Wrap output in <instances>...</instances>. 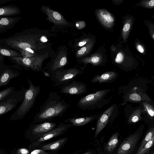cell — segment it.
<instances>
[{"instance_id": "8992f818", "label": "cell", "mask_w": 154, "mask_h": 154, "mask_svg": "<svg viewBox=\"0 0 154 154\" xmlns=\"http://www.w3.org/2000/svg\"><path fill=\"white\" fill-rule=\"evenodd\" d=\"M84 72V71L75 67L67 69L63 68L52 72L50 78L53 86H60L70 83Z\"/></svg>"}, {"instance_id": "6da1fadb", "label": "cell", "mask_w": 154, "mask_h": 154, "mask_svg": "<svg viewBox=\"0 0 154 154\" xmlns=\"http://www.w3.org/2000/svg\"><path fill=\"white\" fill-rule=\"evenodd\" d=\"M50 30L35 28L26 29L7 38H1L0 46L13 49L23 57H29L49 51L52 44L48 38L55 35Z\"/></svg>"}, {"instance_id": "30bf717a", "label": "cell", "mask_w": 154, "mask_h": 154, "mask_svg": "<svg viewBox=\"0 0 154 154\" xmlns=\"http://www.w3.org/2000/svg\"><path fill=\"white\" fill-rule=\"evenodd\" d=\"M41 11L46 15V20L54 24L50 31H57V29L60 27L67 26L70 25V23L66 20L62 14L51 9L49 6L42 5Z\"/></svg>"}, {"instance_id": "9a60e30c", "label": "cell", "mask_w": 154, "mask_h": 154, "mask_svg": "<svg viewBox=\"0 0 154 154\" xmlns=\"http://www.w3.org/2000/svg\"><path fill=\"white\" fill-rule=\"evenodd\" d=\"M96 15L100 21L105 27L112 28L114 25L115 18L112 15L104 9H99L97 10Z\"/></svg>"}, {"instance_id": "83f0119b", "label": "cell", "mask_w": 154, "mask_h": 154, "mask_svg": "<svg viewBox=\"0 0 154 154\" xmlns=\"http://www.w3.org/2000/svg\"><path fill=\"white\" fill-rule=\"evenodd\" d=\"M135 6L146 8H154V0H141Z\"/></svg>"}, {"instance_id": "60d3db41", "label": "cell", "mask_w": 154, "mask_h": 154, "mask_svg": "<svg viewBox=\"0 0 154 154\" xmlns=\"http://www.w3.org/2000/svg\"><path fill=\"white\" fill-rule=\"evenodd\" d=\"M83 154H96V153L94 150H89Z\"/></svg>"}, {"instance_id": "5b68a950", "label": "cell", "mask_w": 154, "mask_h": 154, "mask_svg": "<svg viewBox=\"0 0 154 154\" xmlns=\"http://www.w3.org/2000/svg\"><path fill=\"white\" fill-rule=\"evenodd\" d=\"M50 50L40 54H36L29 57H8V59L13 63L14 67L17 69H24L35 72H41L43 73L45 71L42 68L44 62L50 57H51L54 52Z\"/></svg>"}, {"instance_id": "484cf974", "label": "cell", "mask_w": 154, "mask_h": 154, "mask_svg": "<svg viewBox=\"0 0 154 154\" xmlns=\"http://www.w3.org/2000/svg\"><path fill=\"white\" fill-rule=\"evenodd\" d=\"M93 44L94 42L91 41L78 50L76 53V57L78 58L82 57L88 54L92 49Z\"/></svg>"}, {"instance_id": "7402d4cb", "label": "cell", "mask_w": 154, "mask_h": 154, "mask_svg": "<svg viewBox=\"0 0 154 154\" xmlns=\"http://www.w3.org/2000/svg\"><path fill=\"white\" fill-rule=\"evenodd\" d=\"M134 21V18L133 16L129 15L126 17L122 32V36L124 42H127Z\"/></svg>"}, {"instance_id": "d590c367", "label": "cell", "mask_w": 154, "mask_h": 154, "mask_svg": "<svg viewBox=\"0 0 154 154\" xmlns=\"http://www.w3.org/2000/svg\"><path fill=\"white\" fill-rule=\"evenodd\" d=\"M129 98L131 100L136 101H139L141 99L140 96L136 93H132L130 94L129 96Z\"/></svg>"}, {"instance_id": "4316f807", "label": "cell", "mask_w": 154, "mask_h": 154, "mask_svg": "<svg viewBox=\"0 0 154 154\" xmlns=\"http://www.w3.org/2000/svg\"><path fill=\"white\" fill-rule=\"evenodd\" d=\"M154 136V128H152L147 133L142 141L137 152L139 151L150 141Z\"/></svg>"}, {"instance_id": "8d00e7d4", "label": "cell", "mask_w": 154, "mask_h": 154, "mask_svg": "<svg viewBox=\"0 0 154 154\" xmlns=\"http://www.w3.org/2000/svg\"><path fill=\"white\" fill-rule=\"evenodd\" d=\"M136 47L137 50L140 53L144 54L145 49L144 46L139 42H137L136 44Z\"/></svg>"}, {"instance_id": "e575fe53", "label": "cell", "mask_w": 154, "mask_h": 154, "mask_svg": "<svg viewBox=\"0 0 154 154\" xmlns=\"http://www.w3.org/2000/svg\"><path fill=\"white\" fill-rule=\"evenodd\" d=\"M124 58L123 53L122 52H120L117 54L115 59V61L117 63H120L122 62Z\"/></svg>"}, {"instance_id": "5bb4252c", "label": "cell", "mask_w": 154, "mask_h": 154, "mask_svg": "<svg viewBox=\"0 0 154 154\" xmlns=\"http://www.w3.org/2000/svg\"><path fill=\"white\" fill-rule=\"evenodd\" d=\"M140 134L134 133L127 137L120 146L117 154H131L138 140Z\"/></svg>"}, {"instance_id": "d4e9b609", "label": "cell", "mask_w": 154, "mask_h": 154, "mask_svg": "<svg viewBox=\"0 0 154 154\" xmlns=\"http://www.w3.org/2000/svg\"><path fill=\"white\" fill-rule=\"evenodd\" d=\"M118 133H115L108 140L106 146L107 151L112 152L115 149L119 142Z\"/></svg>"}, {"instance_id": "f1b7e54d", "label": "cell", "mask_w": 154, "mask_h": 154, "mask_svg": "<svg viewBox=\"0 0 154 154\" xmlns=\"http://www.w3.org/2000/svg\"><path fill=\"white\" fill-rule=\"evenodd\" d=\"M154 144V136L139 151L137 152L136 154H146L152 147Z\"/></svg>"}, {"instance_id": "9c48e42d", "label": "cell", "mask_w": 154, "mask_h": 154, "mask_svg": "<svg viewBox=\"0 0 154 154\" xmlns=\"http://www.w3.org/2000/svg\"><path fill=\"white\" fill-rule=\"evenodd\" d=\"M18 90L14 91L0 101V117L16 108L17 104L23 101L26 88L23 86Z\"/></svg>"}, {"instance_id": "ab89813d", "label": "cell", "mask_w": 154, "mask_h": 154, "mask_svg": "<svg viewBox=\"0 0 154 154\" xmlns=\"http://www.w3.org/2000/svg\"><path fill=\"white\" fill-rule=\"evenodd\" d=\"M139 120V118L136 116H133L131 119H129V122H137Z\"/></svg>"}, {"instance_id": "e0dca14e", "label": "cell", "mask_w": 154, "mask_h": 154, "mask_svg": "<svg viewBox=\"0 0 154 154\" xmlns=\"http://www.w3.org/2000/svg\"><path fill=\"white\" fill-rule=\"evenodd\" d=\"M20 74L19 71L14 70L9 66L0 73V87L8 85L12 79L18 77Z\"/></svg>"}, {"instance_id": "d6986e66", "label": "cell", "mask_w": 154, "mask_h": 154, "mask_svg": "<svg viewBox=\"0 0 154 154\" xmlns=\"http://www.w3.org/2000/svg\"><path fill=\"white\" fill-rule=\"evenodd\" d=\"M21 17H0V33L6 32L14 26L21 18Z\"/></svg>"}, {"instance_id": "b9f144b4", "label": "cell", "mask_w": 154, "mask_h": 154, "mask_svg": "<svg viewBox=\"0 0 154 154\" xmlns=\"http://www.w3.org/2000/svg\"><path fill=\"white\" fill-rule=\"evenodd\" d=\"M150 154H154V151L151 153Z\"/></svg>"}, {"instance_id": "1f68e13d", "label": "cell", "mask_w": 154, "mask_h": 154, "mask_svg": "<svg viewBox=\"0 0 154 154\" xmlns=\"http://www.w3.org/2000/svg\"><path fill=\"white\" fill-rule=\"evenodd\" d=\"M31 150L25 147H21L10 151L11 154H29Z\"/></svg>"}, {"instance_id": "cb8c5ba5", "label": "cell", "mask_w": 154, "mask_h": 154, "mask_svg": "<svg viewBox=\"0 0 154 154\" xmlns=\"http://www.w3.org/2000/svg\"><path fill=\"white\" fill-rule=\"evenodd\" d=\"M0 54L8 57H22V54L13 49L0 46Z\"/></svg>"}, {"instance_id": "7c38bea8", "label": "cell", "mask_w": 154, "mask_h": 154, "mask_svg": "<svg viewBox=\"0 0 154 154\" xmlns=\"http://www.w3.org/2000/svg\"><path fill=\"white\" fill-rule=\"evenodd\" d=\"M118 114L117 106L115 103L111 105L100 115L97 123L94 138L97 136L108 123L112 124Z\"/></svg>"}, {"instance_id": "277c9868", "label": "cell", "mask_w": 154, "mask_h": 154, "mask_svg": "<svg viewBox=\"0 0 154 154\" xmlns=\"http://www.w3.org/2000/svg\"><path fill=\"white\" fill-rule=\"evenodd\" d=\"M27 82L29 87L26 89L23 100L11 115L9 119L10 120L17 121L23 119L34 106L36 98L41 91L40 86H35L29 78Z\"/></svg>"}, {"instance_id": "603a6c76", "label": "cell", "mask_w": 154, "mask_h": 154, "mask_svg": "<svg viewBox=\"0 0 154 154\" xmlns=\"http://www.w3.org/2000/svg\"><path fill=\"white\" fill-rule=\"evenodd\" d=\"M103 60L102 56L98 54H94L90 57L82 59L81 62L84 64L90 63L94 66L102 65Z\"/></svg>"}, {"instance_id": "7bdbcfd3", "label": "cell", "mask_w": 154, "mask_h": 154, "mask_svg": "<svg viewBox=\"0 0 154 154\" xmlns=\"http://www.w3.org/2000/svg\"><path fill=\"white\" fill-rule=\"evenodd\" d=\"M152 17L154 19V16H152Z\"/></svg>"}, {"instance_id": "8fae6325", "label": "cell", "mask_w": 154, "mask_h": 154, "mask_svg": "<svg viewBox=\"0 0 154 154\" xmlns=\"http://www.w3.org/2000/svg\"><path fill=\"white\" fill-rule=\"evenodd\" d=\"M72 127L71 124H65L61 122L56 127L49 131L37 140L31 143L28 146V148L31 151L36 149L45 141L62 135L68 129Z\"/></svg>"}, {"instance_id": "ee69618b", "label": "cell", "mask_w": 154, "mask_h": 154, "mask_svg": "<svg viewBox=\"0 0 154 154\" xmlns=\"http://www.w3.org/2000/svg\"><path fill=\"white\" fill-rule=\"evenodd\" d=\"M0 154H2V153H1V152Z\"/></svg>"}, {"instance_id": "ac0fdd59", "label": "cell", "mask_w": 154, "mask_h": 154, "mask_svg": "<svg viewBox=\"0 0 154 154\" xmlns=\"http://www.w3.org/2000/svg\"><path fill=\"white\" fill-rule=\"evenodd\" d=\"M118 76V73L115 72H107L100 75H94L91 80V82L93 83H111L116 81Z\"/></svg>"}, {"instance_id": "f35d334b", "label": "cell", "mask_w": 154, "mask_h": 154, "mask_svg": "<svg viewBox=\"0 0 154 154\" xmlns=\"http://www.w3.org/2000/svg\"><path fill=\"white\" fill-rule=\"evenodd\" d=\"M76 27L79 29H80L84 28L86 26L85 22L83 21H78L75 24Z\"/></svg>"}, {"instance_id": "7a4b0ae2", "label": "cell", "mask_w": 154, "mask_h": 154, "mask_svg": "<svg viewBox=\"0 0 154 154\" xmlns=\"http://www.w3.org/2000/svg\"><path fill=\"white\" fill-rule=\"evenodd\" d=\"M69 106L57 92H50L46 100L34 116L32 123L51 122L56 117H61Z\"/></svg>"}, {"instance_id": "3957f363", "label": "cell", "mask_w": 154, "mask_h": 154, "mask_svg": "<svg viewBox=\"0 0 154 154\" xmlns=\"http://www.w3.org/2000/svg\"><path fill=\"white\" fill-rule=\"evenodd\" d=\"M111 91V89H105L85 96L78 102L77 106L83 110L101 108L112 100L113 96L109 95Z\"/></svg>"}, {"instance_id": "836d02e7", "label": "cell", "mask_w": 154, "mask_h": 154, "mask_svg": "<svg viewBox=\"0 0 154 154\" xmlns=\"http://www.w3.org/2000/svg\"><path fill=\"white\" fill-rule=\"evenodd\" d=\"M91 41L89 38H86L82 40L76 44V46L78 47H83L87 44L89 43Z\"/></svg>"}, {"instance_id": "74e56055", "label": "cell", "mask_w": 154, "mask_h": 154, "mask_svg": "<svg viewBox=\"0 0 154 154\" xmlns=\"http://www.w3.org/2000/svg\"><path fill=\"white\" fill-rule=\"evenodd\" d=\"M144 106L146 109L149 114L151 116H154V110L148 104H145Z\"/></svg>"}, {"instance_id": "52a82bcc", "label": "cell", "mask_w": 154, "mask_h": 154, "mask_svg": "<svg viewBox=\"0 0 154 154\" xmlns=\"http://www.w3.org/2000/svg\"><path fill=\"white\" fill-rule=\"evenodd\" d=\"M57 124L51 122L31 124L25 133L26 138L31 143L57 126Z\"/></svg>"}, {"instance_id": "2e32d148", "label": "cell", "mask_w": 154, "mask_h": 154, "mask_svg": "<svg viewBox=\"0 0 154 154\" xmlns=\"http://www.w3.org/2000/svg\"><path fill=\"white\" fill-rule=\"evenodd\" d=\"M100 115L95 114L81 117L72 118L65 119L63 122L66 123L71 124L73 127L82 126L98 119Z\"/></svg>"}, {"instance_id": "44dd1931", "label": "cell", "mask_w": 154, "mask_h": 154, "mask_svg": "<svg viewBox=\"0 0 154 154\" xmlns=\"http://www.w3.org/2000/svg\"><path fill=\"white\" fill-rule=\"evenodd\" d=\"M20 9L14 5H10L0 7V16L11 17L20 14Z\"/></svg>"}, {"instance_id": "f546056e", "label": "cell", "mask_w": 154, "mask_h": 154, "mask_svg": "<svg viewBox=\"0 0 154 154\" xmlns=\"http://www.w3.org/2000/svg\"><path fill=\"white\" fill-rule=\"evenodd\" d=\"M14 91L15 88L14 86H10L1 91L0 92V101Z\"/></svg>"}, {"instance_id": "d6a6232c", "label": "cell", "mask_w": 154, "mask_h": 154, "mask_svg": "<svg viewBox=\"0 0 154 154\" xmlns=\"http://www.w3.org/2000/svg\"><path fill=\"white\" fill-rule=\"evenodd\" d=\"M58 151H45L40 149H35L31 151L29 154H56Z\"/></svg>"}, {"instance_id": "4dcf8cb0", "label": "cell", "mask_w": 154, "mask_h": 154, "mask_svg": "<svg viewBox=\"0 0 154 154\" xmlns=\"http://www.w3.org/2000/svg\"><path fill=\"white\" fill-rule=\"evenodd\" d=\"M144 23L148 28L150 36L154 40V23L150 20H146L144 21Z\"/></svg>"}, {"instance_id": "ba28073f", "label": "cell", "mask_w": 154, "mask_h": 154, "mask_svg": "<svg viewBox=\"0 0 154 154\" xmlns=\"http://www.w3.org/2000/svg\"><path fill=\"white\" fill-rule=\"evenodd\" d=\"M67 63V48L65 46H60L43 69L51 74L54 71L63 68Z\"/></svg>"}, {"instance_id": "ffe728a7", "label": "cell", "mask_w": 154, "mask_h": 154, "mask_svg": "<svg viewBox=\"0 0 154 154\" xmlns=\"http://www.w3.org/2000/svg\"><path fill=\"white\" fill-rule=\"evenodd\" d=\"M68 139L67 137L61 138L52 142L44 145L40 147V149L45 151H58L64 146Z\"/></svg>"}, {"instance_id": "4fadbf2b", "label": "cell", "mask_w": 154, "mask_h": 154, "mask_svg": "<svg viewBox=\"0 0 154 154\" xmlns=\"http://www.w3.org/2000/svg\"><path fill=\"white\" fill-rule=\"evenodd\" d=\"M60 92L71 95H79L87 92L86 85L75 80L60 87Z\"/></svg>"}]
</instances>
